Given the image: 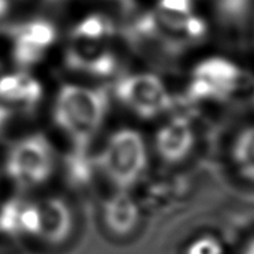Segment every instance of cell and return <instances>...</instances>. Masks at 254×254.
<instances>
[{"label": "cell", "mask_w": 254, "mask_h": 254, "mask_svg": "<svg viewBox=\"0 0 254 254\" xmlns=\"http://www.w3.org/2000/svg\"><path fill=\"white\" fill-rule=\"evenodd\" d=\"M159 8L164 11L174 12V14L189 15L191 14L193 0H160Z\"/></svg>", "instance_id": "16"}, {"label": "cell", "mask_w": 254, "mask_h": 254, "mask_svg": "<svg viewBox=\"0 0 254 254\" xmlns=\"http://www.w3.org/2000/svg\"><path fill=\"white\" fill-rule=\"evenodd\" d=\"M193 77L212 85L223 99H228L235 92L248 88L249 85L253 83L250 74L221 58L206 59L197 64Z\"/></svg>", "instance_id": "9"}, {"label": "cell", "mask_w": 254, "mask_h": 254, "mask_svg": "<svg viewBox=\"0 0 254 254\" xmlns=\"http://www.w3.org/2000/svg\"><path fill=\"white\" fill-rule=\"evenodd\" d=\"M54 150L41 135H32L12 146L6 161L8 177L21 188L44 183L54 171Z\"/></svg>", "instance_id": "3"}, {"label": "cell", "mask_w": 254, "mask_h": 254, "mask_svg": "<svg viewBox=\"0 0 254 254\" xmlns=\"http://www.w3.org/2000/svg\"><path fill=\"white\" fill-rule=\"evenodd\" d=\"M195 134L188 118L177 116L166 123L156 135V150L167 163H179L191 152Z\"/></svg>", "instance_id": "10"}, {"label": "cell", "mask_w": 254, "mask_h": 254, "mask_svg": "<svg viewBox=\"0 0 254 254\" xmlns=\"http://www.w3.org/2000/svg\"><path fill=\"white\" fill-rule=\"evenodd\" d=\"M8 3H10V0H0V15L6 11L7 7H8Z\"/></svg>", "instance_id": "18"}, {"label": "cell", "mask_w": 254, "mask_h": 254, "mask_svg": "<svg viewBox=\"0 0 254 254\" xmlns=\"http://www.w3.org/2000/svg\"><path fill=\"white\" fill-rule=\"evenodd\" d=\"M232 159L243 178L254 182V125L245 128L237 137L232 148Z\"/></svg>", "instance_id": "13"}, {"label": "cell", "mask_w": 254, "mask_h": 254, "mask_svg": "<svg viewBox=\"0 0 254 254\" xmlns=\"http://www.w3.org/2000/svg\"><path fill=\"white\" fill-rule=\"evenodd\" d=\"M107 227L116 235H127L134 231L139 220V208L127 190H119L104 206Z\"/></svg>", "instance_id": "11"}, {"label": "cell", "mask_w": 254, "mask_h": 254, "mask_svg": "<svg viewBox=\"0 0 254 254\" xmlns=\"http://www.w3.org/2000/svg\"><path fill=\"white\" fill-rule=\"evenodd\" d=\"M243 254H254V239L248 243V246L243 250Z\"/></svg>", "instance_id": "17"}, {"label": "cell", "mask_w": 254, "mask_h": 254, "mask_svg": "<svg viewBox=\"0 0 254 254\" xmlns=\"http://www.w3.org/2000/svg\"><path fill=\"white\" fill-rule=\"evenodd\" d=\"M55 37V26L47 21L23 23L14 32V59L19 66H32L41 61Z\"/></svg>", "instance_id": "7"}, {"label": "cell", "mask_w": 254, "mask_h": 254, "mask_svg": "<svg viewBox=\"0 0 254 254\" xmlns=\"http://www.w3.org/2000/svg\"><path fill=\"white\" fill-rule=\"evenodd\" d=\"M29 201L11 199L0 209V231L10 235H25V217Z\"/></svg>", "instance_id": "14"}, {"label": "cell", "mask_w": 254, "mask_h": 254, "mask_svg": "<svg viewBox=\"0 0 254 254\" xmlns=\"http://www.w3.org/2000/svg\"><path fill=\"white\" fill-rule=\"evenodd\" d=\"M116 96L141 118H153L172 107V97L161 79L153 74H135L122 78Z\"/></svg>", "instance_id": "5"}, {"label": "cell", "mask_w": 254, "mask_h": 254, "mask_svg": "<svg viewBox=\"0 0 254 254\" xmlns=\"http://www.w3.org/2000/svg\"><path fill=\"white\" fill-rule=\"evenodd\" d=\"M186 254H224V249L216 238L205 235L190 243Z\"/></svg>", "instance_id": "15"}, {"label": "cell", "mask_w": 254, "mask_h": 254, "mask_svg": "<svg viewBox=\"0 0 254 254\" xmlns=\"http://www.w3.org/2000/svg\"><path fill=\"white\" fill-rule=\"evenodd\" d=\"M107 94L101 89L66 85L58 94L55 118L58 125L83 150L104 119Z\"/></svg>", "instance_id": "1"}, {"label": "cell", "mask_w": 254, "mask_h": 254, "mask_svg": "<svg viewBox=\"0 0 254 254\" xmlns=\"http://www.w3.org/2000/svg\"><path fill=\"white\" fill-rule=\"evenodd\" d=\"M148 163L141 134L131 128L116 131L97 159L100 170L119 190H127L144 174Z\"/></svg>", "instance_id": "2"}, {"label": "cell", "mask_w": 254, "mask_h": 254, "mask_svg": "<svg viewBox=\"0 0 254 254\" xmlns=\"http://www.w3.org/2000/svg\"><path fill=\"white\" fill-rule=\"evenodd\" d=\"M130 45L139 55L159 67L172 66L189 43L177 39L156 22L153 14H146L126 29Z\"/></svg>", "instance_id": "4"}, {"label": "cell", "mask_w": 254, "mask_h": 254, "mask_svg": "<svg viewBox=\"0 0 254 254\" xmlns=\"http://www.w3.org/2000/svg\"><path fill=\"white\" fill-rule=\"evenodd\" d=\"M107 39L74 29L67 45V66L100 77L112 74L116 68V59Z\"/></svg>", "instance_id": "6"}, {"label": "cell", "mask_w": 254, "mask_h": 254, "mask_svg": "<svg viewBox=\"0 0 254 254\" xmlns=\"http://www.w3.org/2000/svg\"><path fill=\"white\" fill-rule=\"evenodd\" d=\"M36 226L33 237L47 243L63 242L71 231L72 217L67 205L58 198H44L34 202Z\"/></svg>", "instance_id": "8"}, {"label": "cell", "mask_w": 254, "mask_h": 254, "mask_svg": "<svg viewBox=\"0 0 254 254\" xmlns=\"http://www.w3.org/2000/svg\"><path fill=\"white\" fill-rule=\"evenodd\" d=\"M41 96V86L28 74L17 72L0 78V100L19 108H29Z\"/></svg>", "instance_id": "12"}]
</instances>
